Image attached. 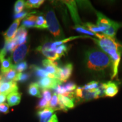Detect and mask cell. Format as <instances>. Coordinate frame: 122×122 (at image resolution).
I'll use <instances>...</instances> for the list:
<instances>
[{
  "instance_id": "16",
  "label": "cell",
  "mask_w": 122,
  "mask_h": 122,
  "mask_svg": "<svg viewBox=\"0 0 122 122\" xmlns=\"http://www.w3.org/2000/svg\"><path fill=\"white\" fill-rule=\"evenodd\" d=\"M0 63H1V71L2 74H5L14 67V65H13L12 63L11 58L10 57L5 58Z\"/></svg>"
},
{
  "instance_id": "12",
  "label": "cell",
  "mask_w": 122,
  "mask_h": 122,
  "mask_svg": "<svg viewBox=\"0 0 122 122\" xmlns=\"http://www.w3.org/2000/svg\"><path fill=\"white\" fill-rule=\"evenodd\" d=\"M42 65L45 68L46 72H48L49 74L55 75L58 77V71L59 67H58V62L57 61H52L49 59H44L42 61Z\"/></svg>"
},
{
  "instance_id": "24",
  "label": "cell",
  "mask_w": 122,
  "mask_h": 122,
  "mask_svg": "<svg viewBox=\"0 0 122 122\" xmlns=\"http://www.w3.org/2000/svg\"><path fill=\"white\" fill-rule=\"evenodd\" d=\"M49 107L54 110H61L60 106H59L58 95L54 93L52 96V98L49 102Z\"/></svg>"
},
{
  "instance_id": "28",
  "label": "cell",
  "mask_w": 122,
  "mask_h": 122,
  "mask_svg": "<svg viewBox=\"0 0 122 122\" xmlns=\"http://www.w3.org/2000/svg\"><path fill=\"white\" fill-rule=\"evenodd\" d=\"M24 7H25V2L23 0H18L14 5V12L18 14L22 12Z\"/></svg>"
},
{
  "instance_id": "25",
  "label": "cell",
  "mask_w": 122,
  "mask_h": 122,
  "mask_svg": "<svg viewBox=\"0 0 122 122\" xmlns=\"http://www.w3.org/2000/svg\"><path fill=\"white\" fill-rule=\"evenodd\" d=\"M44 2L43 0H28L25 1V8H39Z\"/></svg>"
},
{
  "instance_id": "43",
  "label": "cell",
  "mask_w": 122,
  "mask_h": 122,
  "mask_svg": "<svg viewBox=\"0 0 122 122\" xmlns=\"http://www.w3.org/2000/svg\"><path fill=\"white\" fill-rule=\"evenodd\" d=\"M49 122H58L57 117L56 114H54V115L52 116V117H51V119H50Z\"/></svg>"
},
{
  "instance_id": "20",
  "label": "cell",
  "mask_w": 122,
  "mask_h": 122,
  "mask_svg": "<svg viewBox=\"0 0 122 122\" xmlns=\"http://www.w3.org/2000/svg\"><path fill=\"white\" fill-rule=\"evenodd\" d=\"M30 68L35 72V75L40 77V78H44V77H48L49 73L46 71L45 70H44L40 67L39 66L35 65H32L30 66Z\"/></svg>"
},
{
  "instance_id": "5",
  "label": "cell",
  "mask_w": 122,
  "mask_h": 122,
  "mask_svg": "<svg viewBox=\"0 0 122 122\" xmlns=\"http://www.w3.org/2000/svg\"><path fill=\"white\" fill-rule=\"evenodd\" d=\"M38 84L42 89H55L58 85L62 84L60 80L56 79H51L48 77L40 79L38 81Z\"/></svg>"
},
{
  "instance_id": "19",
  "label": "cell",
  "mask_w": 122,
  "mask_h": 122,
  "mask_svg": "<svg viewBox=\"0 0 122 122\" xmlns=\"http://www.w3.org/2000/svg\"><path fill=\"white\" fill-rule=\"evenodd\" d=\"M28 92L30 96H34V97L41 98V94L40 91V86L39 84L36 83H32L29 85Z\"/></svg>"
},
{
  "instance_id": "7",
  "label": "cell",
  "mask_w": 122,
  "mask_h": 122,
  "mask_svg": "<svg viewBox=\"0 0 122 122\" xmlns=\"http://www.w3.org/2000/svg\"><path fill=\"white\" fill-rule=\"evenodd\" d=\"M97 20L96 25L101 28V30L102 31V33L104 32L105 30H107L111 27L113 23V20H111L100 12H97Z\"/></svg>"
},
{
  "instance_id": "15",
  "label": "cell",
  "mask_w": 122,
  "mask_h": 122,
  "mask_svg": "<svg viewBox=\"0 0 122 122\" xmlns=\"http://www.w3.org/2000/svg\"><path fill=\"white\" fill-rule=\"evenodd\" d=\"M7 102L10 106H14L19 104L21 100V94L16 92L7 95Z\"/></svg>"
},
{
  "instance_id": "30",
  "label": "cell",
  "mask_w": 122,
  "mask_h": 122,
  "mask_svg": "<svg viewBox=\"0 0 122 122\" xmlns=\"http://www.w3.org/2000/svg\"><path fill=\"white\" fill-rule=\"evenodd\" d=\"M85 28H87L89 31L94 33H98V32H102L101 28L97 26V25L91 23H86L84 25Z\"/></svg>"
},
{
  "instance_id": "8",
  "label": "cell",
  "mask_w": 122,
  "mask_h": 122,
  "mask_svg": "<svg viewBox=\"0 0 122 122\" xmlns=\"http://www.w3.org/2000/svg\"><path fill=\"white\" fill-rule=\"evenodd\" d=\"M18 90V86L16 81H9L4 82L0 84V94L8 95L13 92H16Z\"/></svg>"
},
{
  "instance_id": "17",
  "label": "cell",
  "mask_w": 122,
  "mask_h": 122,
  "mask_svg": "<svg viewBox=\"0 0 122 122\" xmlns=\"http://www.w3.org/2000/svg\"><path fill=\"white\" fill-rule=\"evenodd\" d=\"M121 27L122 24L113 21V23H112L111 27L107 30H105L104 32H103L102 33L103 35H106V36H110V37H115V36L117 31H118V30L119 29L120 27Z\"/></svg>"
},
{
  "instance_id": "31",
  "label": "cell",
  "mask_w": 122,
  "mask_h": 122,
  "mask_svg": "<svg viewBox=\"0 0 122 122\" xmlns=\"http://www.w3.org/2000/svg\"><path fill=\"white\" fill-rule=\"evenodd\" d=\"M30 77V75L28 73H18L14 81L25 82L28 80Z\"/></svg>"
},
{
  "instance_id": "40",
  "label": "cell",
  "mask_w": 122,
  "mask_h": 122,
  "mask_svg": "<svg viewBox=\"0 0 122 122\" xmlns=\"http://www.w3.org/2000/svg\"><path fill=\"white\" fill-rule=\"evenodd\" d=\"M42 93L44 98H45L46 100L49 102L51 98V92L49 89H42Z\"/></svg>"
},
{
  "instance_id": "41",
  "label": "cell",
  "mask_w": 122,
  "mask_h": 122,
  "mask_svg": "<svg viewBox=\"0 0 122 122\" xmlns=\"http://www.w3.org/2000/svg\"><path fill=\"white\" fill-rule=\"evenodd\" d=\"M9 105L6 103H3L0 105V112L7 114L9 112Z\"/></svg>"
},
{
  "instance_id": "4",
  "label": "cell",
  "mask_w": 122,
  "mask_h": 122,
  "mask_svg": "<svg viewBox=\"0 0 122 122\" xmlns=\"http://www.w3.org/2000/svg\"><path fill=\"white\" fill-rule=\"evenodd\" d=\"M30 46L28 43L19 45L14 50L12 54V58L15 64H18L22 61L28 54Z\"/></svg>"
},
{
  "instance_id": "14",
  "label": "cell",
  "mask_w": 122,
  "mask_h": 122,
  "mask_svg": "<svg viewBox=\"0 0 122 122\" xmlns=\"http://www.w3.org/2000/svg\"><path fill=\"white\" fill-rule=\"evenodd\" d=\"M54 111V110L50 107L45 108L44 110L38 111L37 115L40 119V122H49Z\"/></svg>"
},
{
  "instance_id": "22",
  "label": "cell",
  "mask_w": 122,
  "mask_h": 122,
  "mask_svg": "<svg viewBox=\"0 0 122 122\" xmlns=\"http://www.w3.org/2000/svg\"><path fill=\"white\" fill-rule=\"evenodd\" d=\"M58 99L60 101L63 103V104L65 105V106L67 109H72L74 107L75 105L74 103V100H71L68 97H65L61 94H58Z\"/></svg>"
},
{
  "instance_id": "33",
  "label": "cell",
  "mask_w": 122,
  "mask_h": 122,
  "mask_svg": "<svg viewBox=\"0 0 122 122\" xmlns=\"http://www.w3.org/2000/svg\"><path fill=\"white\" fill-rule=\"evenodd\" d=\"M74 29L79 33H84V34L92 35V36H95L96 35V33H94L91 31H89L84 26H81L80 25H76L75 27H74Z\"/></svg>"
},
{
  "instance_id": "27",
  "label": "cell",
  "mask_w": 122,
  "mask_h": 122,
  "mask_svg": "<svg viewBox=\"0 0 122 122\" xmlns=\"http://www.w3.org/2000/svg\"><path fill=\"white\" fill-rule=\"evenodd\" d=\"M86 37L88 38L89 37H88V36H73V37H70L67 38V39H64L63 40H62L57 41H56V42H53L51 46H54V47H56L57 46L62 45V44H65V43H66V42H67L71 41L74 40H75V39H79V38H86Z\"/></svg>"
},
{
  "instance_id": "42",
  "label": "cell",
  "mask_w": 122,
  "mask_h": 122,
  "mask_svg": "<svg viewBox=\"0 0 122 122\" xmlns=\"http://www.w3.org/2000/svg\"><path fill=\"white\" fill-rule=\"evenodd\" d=\"M6 99V96L3 94H0V105L2 104L5 101Z\"/></svg>"
},
{
  "instance_id": "38",
  "label": "cell",
  "mask_w": 122,
  "mask_h": 122,
  "mask_svg": "<svg viewBox=\"0 0 122 122\" xmlns=\"http://www.w3.org/2000/svg\"><path fill=\"white\" fill-rule=\"evenodd\" d=\"M64 86H65L67 92H71L76 89V88H77L76 85L75 83H72V82L67 83L66 84H65V85H64Z\"/></svg>"
},
{
  "instance_id": "32",
  "label": "cell",
  "mask_w": 122,
  "mask_h": 122,
  "mask_svg": "<svg viewBox=\"0 0 122 122\" xmlns=\"http://www.w3.org/2000/svg\"><path fill=\"white\" fill-rule=\"evenodd\" d=\"M36 12V11H32V12H28L26 11H24L21 12V13H18V14H15L14 16V19H20V20H22L24 18H26L28 16H30L32 15V14H35Z\"/></svg>"
},
{
  "instance_id": "1",
  "label": "cell",
  "mask_w": 122,
  "mask_h": 122,
  "mask_svg": "<svg viewBox=\"0 0 122 122\" xmlns=\"http://www.w3.org/2000/svg\"><path fill=\"white\" fill-rule=\"evenodd\" d=\"M95 36L97 39H92L98 44L101 49L109 56L111 59L112 64L111 78L113 79L118 73L119 66L121 59V52L120 51L121 45L116 40L115 37L100 33H96Z\"/></svg>"
},
{
  "instance_id": "9",
  "label": "cell",
  "mask_w": 122,
  "mask_h": 122,
  "mask_svg": "<svg viewBox=\"0 0 122 122\" xmlns=\"http://www.w3.org/2000/svg\"><path fill=\"white\" fill-rule=\"evenodd\" d=\"M101 86L104 91L105 96L112 97L115 96L118 92V86L117 84L112 81H108L102 83Z\"/></svg>"
},
{
  "instance_id": "34",
  "label": "cell",
  "mask_w": 122,
  "mask_h": 122,
  "mask_svg": "<svg viewBox=\"0 0 122 122\" xmlns=\"http://www.w3.org/2000/svg\"><path fill=\"white\" fill-rule=\"evenodd\" d=\"M28 68V64L25 61H23L17 65H14V68L19 73H22L24 70H27Z\"/></svg>"
},
{
  "instance_id": "36",
  "label": "cell",
  "mask_w": 122,
  "mask_h": 122,
  "mask_svg": "<svg viewBox=\"0 0 122 122\" xmlns=\"http://www.w3.org/2000/svg\"><path fill=\"white\" fill-rule=\"evenodd\" d=\"M99 84L97 81H93L90 82V83L86 84L83 86V88L86 91H89V90H92L94 89H97L98 88Z\"/></svg>"
},
{
  "instance_id": "6",
  "label": "cell",
  "mask_w": 122,
  "mask_h": 122,
  "mask_svg": "<svg viewBox=\"0 0 122 122\" xmlns=\"http://www.w3.org/2000/svg\"><path fill=\"white\" fill-rule=\"evenodd\" d=\"M73 65L72 63H67L62 67H59L58 71V78L61 82H66L72 75Z\"/></svg>"
},
{
  "instance_id": "39",
  "label": "cell",
  "mask_w": 122,
  "mask_h": 122,
  "mask_svg": "<svg viewBox=\"0 0 122 122\" xmlns=\"http://www.w3.org/2000/svg\"><path fill=\"white\" fill-rule=\"evenodd\" d=\"M55 92L56 93H58L59 94H61V95H63L65 93L67 92L66 89L65 87V86L63 85H62V84L58 85V86L54 89Z\"/></svg>"
},
{
  "instance_id": "10",
  "label": "cell",
  "mask_w": 122,
  "mask_h": 122,
  "mask_svg": "<svg viewBox=\"0 0 122 122\" xmlns=\"http://www.w3.org/2000/svg\"><path fill=\"white\" fill-rule=\"evenodd\" d=\"M21 20L16 19L5 32L4 33V37L5 42L9 41L14 38L18 30V27L20 23Z\"/></svg>"
},
{
  "instance_id": "21",
  "label": "cell",
  "mask_w": 122,
  "mask_h": 122,
  "mask_svg": "<svg viewBox=\"0 0 122 122\" xmlns=\"http://www.w3.org/2000/svg\"><path fill=\"white\" fill-rule=\"evenodd\" d=\"M40 53H41L46 57L48 58V59L52 61H56L58 60L61 57L57 53H56L55 51H51V50H43V51H41Z\"/></svg>"
},
{
  "instance_id": "35",
  "label": "cell",
  "mask_w": 122,
  "mask_h": 122,
  "mask_svg": "<svg viewBox=\"0 0 122 122\" xmlns=\"http://www.w3.org/2000/svg\"><path fill=\"white\" fill-rule=\"evenodd\" d=\"M47 107H49V102L46 100L45 98H42L39 101L36 108L37 109L40 110L42 109H44Z\"/></svg>"
},
{
  "instance_id": "2",
  "label": "cell",
  "mask_w": 122,
  "mask_h": 122,
  "mask_svg": "<svg viewBox=\"0 0 122 122\" xmlns=\"http://www.w3.org/2000/svg\"><path fill=\"white\" fill-rule=\"evenodd\" d=\"M84 62L87 69L92 72L104 75L112 68L111 59L101 49L92 48L86 51Z\"/></svg>"
},
{
  "instance_id": "3",
  "label": "cell",
  "mask_w": 122,
  "mask_h": 122,
  "mask_svg": "<svg viewBox=\"0 0 122 122\" xmlns=\"http://www.w3.org/2000/svg\"><path fill=\"white\" fill-rule=\"evenodd\" d=\"M46 20L48 24V29L56 39H63L64 35L58 19L56 18L54 10L50 9L46 13Z\"/></svg>"
},
{
  "instance_id": "11",
  "label": "cell",
  "mask_w": 122,
  "mask_h": 122,
  "mask_svg": "<svg viewBox=\"0 0 122 122\" xmlns=\"http://www.w3.org/2000/svg\"><path fill=\"white\" fill-rule=\"evenodd\" d=\"M64 3L67 6L68 9L70 10L71 16L76 25H80L81 21L79 18L78 13H77V7H76V2L74 1H63Z\"/></svg>"
},
{
  "instance_id": "37",
  "label": "cell",
  "mask_w": 122,
  "mask_h": 122,
  "mask_svg": "<svg viewBox=\"0 0 122 122\" xmlns=\"http://www.w3.org/2000/svg\"><path fill=\"white\" fill-rule=\"evenodd\" d=\"M67 46L66 45H62L59 46V47H58V48L56 49V53L59 55L61 57L65 56V53L67 51Z\"/></svg>"
},
{
  "instance_id": "26",
  "label": "cell",
  "mask_w": 122,
  "mask_h": 122,
  "mask_svg": "<svg viewBox=\"0 0 122 122\" xmlns=\"http://www.w3.org/2000/svg\"><path fill=\"white\" fill-rule=\"evenodd\" d=\"M35 28L39 29H46L48 28L46 20L43 16H41V15L37 16L36 25Z\"/></svg>"
},
{
  "instance_id": "23",
  "label": "cell",
  "mask_w": 122,
  "mask_h": 122,
  "mask_svg": "<svg viewBox=\"0 0 122 122\" xmlns=\"http://www.w3.org/2000/svg\"><path fill=\"white\" fill-rule=\"evenodd\" d=\"M18 44L14 39L11 40L9 41L5 42L4 47L3 48L8 53L9 52H13L14 50L18 47Z\"/></svg>"
},
{
  "instance_id": "18",
  "label": "cell",
  "mask_w": 122,
  "mask_h": 122,
  "mask_svg": "<svg viewBox=\"0 0 122 122\" xmlns=\"http://www.w3.org/2000/svg\"><path fill=\"white\" fill-rule=\"evenodd\" d=\"M37 16L32 15L24 19L22 22V26L25 28H32L36 27Z\"/></svg>"
},
{
  "instance_id": "29",
  "label": "cell",
  "mask_w": 122,
  "mask_h": 122,
  "mask_svg": "<svg viewBox=\"0 0 122 122\" xmlns=\"http://www.w3.org/2000/svg\"><path fill=\"white\" fill-rule=\"evenodd\" d=\"M2 75H4L5 79L6 81L7 80L14 81L17 74H16V70L15 69L14 67V68H12V69L9 70V71H7V72H6L5 74H2Z\"/></svg>"
},
{
  "instance_id": "13",
  "label": "cell",
  "mask_w": 122,
  "mask_h": 122,
  "mask_svg": "<svg viewBox=\"0 0 122 122\" xmlns=\"http://www.w3.org/2000/svg\"><path fill=\"white\" fill-rule=\"evenodd\" d=\"M27 34H28V31L26 28L22 25L18 29L17 32L13 39L16 41L19 46L23 45L27 43Z\"/></svg>"
}]
</instances>
